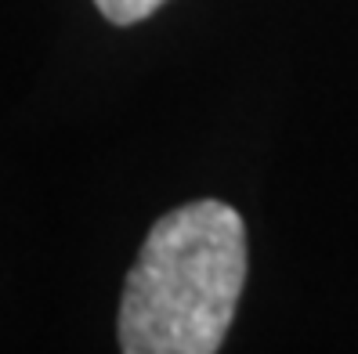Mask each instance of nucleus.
I'll return each instance as SVG.
<instances>
[{
	"label": "nucleus",
	"instance_id": "f257e3e1",
	"mask_svg": "<svg viewBox=\"0 0 358 354\" xmlns=\"http://www.w3.org/2000/svg\"><path fill=\"white\" fill-rule=\"evenodd\" d=\"M246 282V228L221 199L163 214L127 275L116 337L127 354H214Z\"/></svg>",
	"mask_w": 358,
	"mask_h": 354
},
{
	"label": "nucleus",
	"instance_id": "f03ea898",
	"mask_svg": "<svg viewBox=\"0 0 358 354\" xmlns=\"http://www.w3.org/2000/svg\"><path fill=\"white\" fill-rule=\"evenodd\" d=\"M98 11L116 26H134L141 18H149L156 8H163L166 0H94Z\"/></svg>",
	"mask_w": 358,
	"mask_h": 354
}]
</instances>
